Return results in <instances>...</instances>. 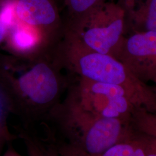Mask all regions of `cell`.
Listing matches in <instances>:
<instances>
[{
  "instance_id": "1",
  "label": "cell",
  "mask_w": 156,
  "mask_h": 156,
  "mask_svg": "<svg viewBox=\"0 0 156 156\" xmlns=\"http://www.w3.org/2000/svg\"><path fill=\"white\" fill-rule=\"evenodd\" d=\"M57 51L31 57H0V86L13 112L35 118L57 106L66 82Z\"/></svg>"
},
{
  "instance_id": "2",
  "label": "cell",
  "mask_w": 156,
  "mask_h": 156,
  "mask_svg": "<svg viewBox=\"0 0 156 156\" xmlns=\"http://www.w3.org/2000/svg\"><path fill=\"white\" fill-rule=\"evenodd\" d=\"M61 114L62 127L69 137V143L90 156H98L138 133L131 121L97 116L67 104Z\"/></svg>"
},
{
  "instance_id": "3",
  "label": "cell",
  "mask_w": 156,
  "mask_h": 156,
  "mask_svg": "<svg viewBox=\"0 0 156 156\" xmlns=\"http://www.w3.org/2000/svg\"><path fill=\"white\" fill-rule=\"evenodd\" d=\"M64 38L115 57L125 36V13L118 2H105L83 22L64 33Z\"/></svg>"
},
{
  "instance_id": "4",
  "label": "cell",
  "mask_w": 156,
  "mask_h": 156,
  "mask_svg": "<svg viewBox=\"0 0 156 156\" xmlns=\"http://www.w3.org/2000/svg\"><path fill=\"white\" fill-rule=\"evenodd\" d=\"M66 104L97 116L129 121L138 108L122 87L80 78Z\"/></svg>"
},
{
  "instance_id": "5",
  "label": "cell",
  "mask_w": 156,
  "mask_h": 156,
  "mask_svg": "<svg viewBox=\"0 0 156 156\" xmlns=\"http://www.w3.org/2000/svg\"><path fill=\"white\" fill-rule=\"evenodd\" d=\"M15 15L16 22L38 31L51 45H58L64 26L55 0H15Z\"/></svg>"
},
{
  "instance_id": "6",
  "label": "cell",
  "mask_w": 156,
  "mask_h": 156,
  "mask_svg": "<svg viewBox=\"0 0 156 156\" xmlns=\"http://www.w3.org/2000/svg\"><path fill=\"white\" fill-rule=\"evenodd\" d=\"M142 80H151L156 72V32L124 36L115 57Z\"/></svg>"
},
{
  "instance_id": "7",
  "label": "cell",
  "mask_w": 156,
  "mask_h": 156,
  "mask_svg": "<svg viewBox=\"0 0 156 156\" xmlns=\"http://www.w3.org/2000/svg\"><path fill=\"white\" fill-rule=\"evenodd\" d=\"M5 44L14 56L31 57L56 49L38 31L22 23L8 30Z\"/></svg>"
},
{
  "instance_id": "8",
  "label": "cell",
  "mask_w": 156,
  "mask_h": 156,
  "mask_svg": "<svg viewBox=\"0 0 156 156\" xmlns=\"http://www.w3.org/2000/svg\"><path fill=\"white\" fill-rule=\"evenodd\" d=\"M125 13V36L156 32V0H118Z\"/></svg>"
},
{
  "instance_id": "9",
  "label": "cell",
  "mask_w": 156,
  "mask_h": 156,
  "mask_svg": "<svg viewBox=\"0 0 156 156\" xmlns=\"http://www.w3.org/2000/svg\"><path fill=\"white\" fill-rule=\"evenodd\" d=\"M67 8L68 22L64 32L77 27L98 9L105 0H64Z\"/></svg>"
},
{
  "instance_id": "10",
  "label": "cell",
  "mask_w": 156,
  "mask_h": 156,
  "mask_svg": "<svg viewBox=\"0 0 156 156\" xmlns=\"http://www.w3.org/2000/svg\"><path fill=\"white\" fill-rule=\"evenodd\" d=\"M148 152L146 135L138 132L131 138L118 142L96 156H147Z\"/></svg>"
},
{
  "instance_id": "11",
  "label": "cell",
  "mask_w": 156,
  "mask_h": 156,
  "mask_svg": "<svg viewBox=\"0 0 156 156\" xmlns=\"http://www.w3.org/2000/svg\"><path fill=\"white\" fill-rule=\"evenodd\" d=\"M12 112H13L10 100L0 86V156L6 145L15 138L8 126V117Z\"/></svg>"
},
{
  "instance_id": "12",
  "label": "cell",
  "mask_w": 156,
  "mask_h": 156,
  "mask_svg": "<svg viewBox=\"0 0 156 156\" xmlns=\"http://www.w3.org/2000/svg\"><path fill=\"white\" fill-rule=\"evenodd\" d=\"M131 123L138 133L156 136V114L136 109L131 118Z\"/></svg>"
},
{
  "instance_id": "13",
  "label": "cell",
  "mask_w": 156,
  "mask_h": 156,
  "mask_svg": "<svg viewBox=\"0 0 156 156\" xmlns=\"http://www.w3.org/2000/svg\"><path fill=\"white\" fill-rule=\"evenodd\" d=\"M56 149L61 156H88L77 146L69 142L60 144Z\"/></svg>"
},
{
  "instance_id": "14",
  "label": "cell",
  "mask_w": 156,
  "mask_h": 156,
  "mask_svg": "<svg viewBox=\"0 0 156 156\" xmlns=\"http://www.w3.org/2000/svg\"><path fill=\"white\" fill-rule=\"evenodd\" d=\"M22 137L26 146L28 156H40L36 141L26 134L23 135Z\"/></svg>"
},
{
  "instance_id": "15",
  "label": "cell",
  "mask_w": 156,
  "mask_h": 156,
  "mask_svg": "<svg viewBox=\"0 0 156 156\" xmlns=\"http://www.w3.org/2000/svg\"><path fill=\"white\" fill-rule=\"evenodd\" d=\"M37 145L40 156H61L57 151L55 147H45L37 142Z\"/></svg>"
},
{
  "instance_id": "16",
  "label": "cell",
  "mask_w": 156,
  "mask_h": 156,
  "mask_svg": "<svg viewBox=\"0 0 156 156\" xmlns=\"http://www.w3.org/2000/svg\"><path fill=\"white\" fill-rule=\"evenodd\" d=\"M8 30L0 19V45L5 43Z\"/></svg>"
},
{
  "instance_id": "17",
  "label": "cell",
  "mask_w": 156,
  "mask_h": 156,
  "mask_svg": "<svg viewBox=\"0 0 156 156\" xmlns=\"http://www.w3.org/2000/svg\"><path fill=\"white\" fill-rule=\"evenodd\" d=\"M145 135H146L149 148L156 152V136L147 135L146 134Z\"/></svg>"
},
{
  "instance_id": "18",
  "label": "cell",
  "mask_w": 156,
  "mask_h": 156,
  "mask_svg": "<svg viewBox=\"0 0 156 156\" xmlns=\"http://www.w3.org/2000/svg\"><path fill=\"white\" fill-rule=\"evenodd\" d=\"M1 156H22L15 151L11 145H9L7 150Z\"/></svg>"
},
{
  "instance_id": "19",
  "label": "cell",
  "mask_w": 156,
  "mask_h": 156,
  "mask_svg": "<svg viewBox=\"0 0 156 156\" xmlns=\"http://www.w3.org/2000/svg\"><path fill=\"white\" fill-rule=\"evenodd\" d=\"M147 156H156V152L155 151L151 150L149 147V152H148V154H147Z\"/></svg>"
},
{
  "instance_id": "20",
  "label": "cell",
  "mask_w": 156,
  "mask_h": 156,
  "mask_svg": "<svg viewBox=\"0 0 156 156\" xmlns=\"http://www.w3.org/2000/svg\"><path fill=\"white\" fill-rule=\"evenodd\" d=\"M154 80H156V72L154 73V76H153V78L152 79V80H151V81L152 82H153Z\"/></svg>"
},
{
  "instance_id": "21",
  "label": "cell",
  "mask_w": 156,
  "mask_h": 156,
  "mask_svg": "<svg viewBox=\"0 0 156 156\" xmlns=\"http://www.w3.org/2000/svg\"><path fill=\"white\" fill-rule=\"evenodd\" d=\"M153 82L154 83V84H155V85H156V86H155V87L154 88V90H155V91L156 92V80H154L153 81Z\"/></svg>"
}]
</instances>
